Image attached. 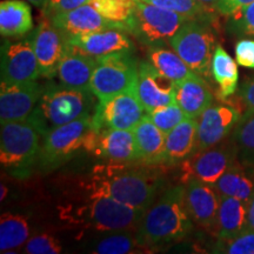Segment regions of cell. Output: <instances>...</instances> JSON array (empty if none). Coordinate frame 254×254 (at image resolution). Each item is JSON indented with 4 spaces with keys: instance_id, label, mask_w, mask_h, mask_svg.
I'll use <instances>...</instances> for the list:
<instances>
[{
    "instance_id": "obj_1",
    "label": "cell",
    "mask_w": 254,
    "mask_h": 254,
    "mask_svg": "<svg viewBox=\"0 0 254 254\" xmlns=\"http://www.w3.org/2000/svg\"><path fill=\"white\" fill-rule=\"evenodd\" d=\"M127 164L111 163L95 168L91 190L146 212L153 205L159 179L147 168Z\"/></svg>"
},
{
    "instance_id": "obj_2",
    "label": "cell",
    "mask_w": 254,
    "mask_h": 254,
    "mask_svg": "<svg viewBox=\"0 0 254 254\" xmlns=\"http://www.w3.org/2000/svg\"><path fill=\"white\" fill-rule=\"evenodd\" d=\"M185 202V187L168 190L145 212L138 228L139 246H159L185 239L193 230Z\"/></svg>"
},
{
    "instance_id": "obj_3",
    "label": "cell",
    "mask_w": 254,
    "mask_h": 254,
    "mask_svg": "<svg viewBox=\"0 0 254 254\" xmlns=\"http://www.w3.org/2000/svg\"><path fill=\"white\" fill-rule=\"evenodd\" d=\"M94 94L91 90L50 85L45 87L39 103L28 118L39 127L45 136L51 129L93 114Z\"/></svg>"
},
{
    "instance_id": "obj_4",
    "label": "cell",
    "mask_w": 254,
    "mask_h": 254,
    "mask_svg": "<svg viewBox=\"0 0 254 254\" xmlns=\"http://www.w3.org/2000/svg\"><path fill=\"white\" fill-rule=\"evenodd\" d=\"M40 128L31 118L18 122L1 123L0 161L14 172L26 173L38 161L40 153Z\"/></svg>"
},
{
    "instance_id": "obj_5",
    "label": "cell",
    "mask_w": 254,
    "mask_h": 254,
    "mask_svg": "<svg viewBox=\"0 0 254 254\" xmlns=\"http://www.w3.org/2000/svg\"><path fill=\"white\" fill-rule=\"evenodd\" d=\"M190 20L170 9L135 0L128 33H132L144 45L164 46Z\"/></svg>"
},
{
    "instance_id": "obj_6",
    "label": "cell",
    "mask_w": 254,
    "mask_h": 254,
    "mask_svg": "<svg viewBox=\"0 0 254 254\" xmlns=\"http://www.w3.org/2000/svg\"><path fill=\"white\" fill-rule=\"evenodd\" d=\"M217 38L211 21L190 19L170 41V45L184 59L192 71L208 77Z\"/></svg>"
},
{
    "instance_id": "obj_7",
    "label": "cell",
    "mask_w": 254,
    "mask_h": 254,
    "mask_svg": "<svg viewBox=\"0 0 254 254\" xmlns=\"http://www.w3.org/2000/svg\"><path fill=\"white\" fill-rule=\"evenodd\" d=\"M92 116L93 114H88L66 125L56 127L44 136L38 158V165L41 170H55L74 157L80 148H84L85 139L91 129Z\"/></svg>"
},
{
    "instance_id": "obj_8",
    "label": "cell",
    "mask_w": 254,
    "mask_h": 254,
    "mask_svg": "<svg viewBox=\"0 0 254 254\" xmlns=\"http://www.w3.org/2000/svg\"><path fill=\"white\" fill-rule=\"evenodd\" d=\"M139 63L131 53H113L98 58L90 90L98 100H105L135 85Z\"/></svg>"
},
{
    "instance_id": "obj_9",
    "label": "cell",
    "mask_w": 254,
    "mask_h": 254,
    "mask_svg": "<svg viewBox=\"0 0 254 254\" xmlns=\"http://www.w3.org/2000/svg\"><path fill=\"white\" fill-rule=\"evenodd\" d=\"M135 85L109 99L99 100L92 116V128L95 131L134 128L147 114L136 93Z\"/></svg>"
},
{
    "instance_id": "obj_10",
    "label": "cell",
    "mask_w": 254,
    "mask_h": 254,
    "mask_svg": "<svg viewBox=\"0 0 254 254\" xmlns=\"http://www.w3.org/2000/svg\"><path fill=\"white\" fill-rule=\"evenodd\" d=\"M84 220L99 231H124L140 224L145 212L112 196L92 192L90 204L81 211Z\"/></svg>"
},
{
    "instance_id": "obj_11",
    "label": "cell",
    "mask_w": 254,
    "mask_h": 254,
    "mask_svg": "<svg viewBox=\"0 0 254 254\" xmlns=\"http://www.w3.org/2000/svg\"><path fill=\"white\" fill-rule=\"evenodd\" d=\"M84 148L95 157L111 163L125 164L138 161L135 138L133 129L105 128L95 131L91 127Z\"/></svg>"
},
{
    "instance_id": "obj_12",
    "label": "cell",
    "mask_w": 254,
    "mask_h": 254,
    "mask_svg": "<svg viewBox=\"0 0 254 254\" xmlns=\"http://www.w3.org/2000/svg\"><path fill=\"white\" fill-rule=\"evenodd\" d=\"M1 82L20 84L38 80L41 77L39 64L34 52L32 38L11 41L1 45Z\"/></svg>"
},
{
    "instance_id": "obj_13",
    "label": "cell",
    "mask_w": 254,
    "mask_h": 254,
    "mask_svg": "<svg viewBox=\"0 0 254 254\" xmlns=\"http://www.w3.org/2000/svg\"><path fill=\"white\" fill-rule=\"evenodd\" d=\"M31 38L41 77L55 78L58 73L59 64L68 49L67 36L45 15Z\"/></svg>"
},
{
    "instance_id": "obj_14",
    "label": "cell",
    "mask_w": 254,
    "mask_h": 254,
    "mask_svg": "<svg viewBox=\"0 0 254 254\" xmlns=\"http://www.w3.org/2000/svg\"><path fill=\"white\" fill-rule=\"evenodd\" d=\"M45 87L37 80L0 84V122L26 120L39 103Z\"/></svg>"
},
{
    "instance_id": "obj_15",
    "label": "cell",
    "mask_w": 254,
    "mask_h": 254,
    "mask_svg": "<svg viewBox=\"0 0 254 254\" xmlns=\"http://www.w3.org/2000/svg\"><path fill=\"white\" fill-rule=\"evenodd\" d=\"M240 110L233 105L217 104L207 107L198 118L196 152L207 150L224 140L241 118Z\"/></svg>"
},
{
    "instance_id": "obj_16",
    "label": "cell",
    "mask_w": 254,
    "mask_h": 254,
    "mask_svg": "<svg viewBox=\"0 0 254 254\" xmlns=\"http://www.w3.org/2000/svg\"><path fill=\"white\" fill-rule=\"evenodd\" d=\"M135 87L147 113L176 103V82L159 72L150 62L139 63Z\"/></svg>"
},
{
    "instance_id": "obj_17",
    "label": "cell",
    "mask_w": 254,
    "mask_h": 254,
    "mask_svg": "<svg viewBox=\"0 0 254 254\" xmlns=\"http://www.w3.org/2000/svg\"><path fill=\"white\" fill-rule=\"evenodd\" d=\"M236 164V150L231 146H213L207 150L195 152L193 157L186 159L185 173L190 178H196L209 185L220 179L231 166Z\"/></svg>"
},
{
    "instance_id": "obj_18",
    "label": "cell",
    "mask_w": 254,
    "mask_h": 254,
    "mask_svg": "<svg viewBox=\"0 0 254 254\" xmlns=\"http://www.w3.org/2000/svg\"><path fill=\"white\" fill-rule=\"evenodd\" d=\"M185 202L190 217L195 224L207 228L214 227L220 195L213 185L190 178L185 186Z\"/></svg>"
},
{
    "instance_id": "obj_19",
    "label": "cell",
    "mask_w": 254,
    "mask_h": 254,
    "mask_svg": "<svg viewBox=\"0 0 254 254\" xmlns=\"http://www.w3.org/2000/svg\"><path fill=\"white\" fill-rule=\"evenodd\" d=\"M68 43L95 58L113 53H132L134 44L122 28L107 30L68 37Z\"/></svg>"
},
{
    "instance_id": "obj_20",
    "label": "cell",
    "mask_w": 254,
    "mask_h": 254,
    "mask_svg": "<svg viewBox=\"0 0 254 254\" xmlns=\"http://www.w3.org/2000/svg\"><path fill=\"white\" fill-rule=\"evenodd\" d=\"M50 19L67 38L107 30V28H122L126 31L122 24L114 23L110 19L105 18L91 4L82 5L65 13L56 14Z\"/></svg>"
},
{
    "instance_id": "obj_21",
    "label": "cell",
    "mask_w": 254,
    "mask_h": 254,
    "mask_svg": "<svg viewBox=\"0 0 254 254\" xmlns=\"http://www.w3.org/2000/svg\"><path fill=\"white\" fill-rule=\"evenodd\" d=\"M98 58L82 52L68 43V49L58 66V75L62 85L75 90H90Z\"/></svg>"
},
{
    "instance_id": "obj_22",
    "label": "cell",
    "mask_w": 254,
    "mask_h": 254,
    "mask_svg": "<svg viewBox=\"0 0 254 254\" xmlns=\"http://www.w3.org/2000/svg\"><path fill=\"white\" fill-rule=\"evenodd\" d=\"M176 103L189 118L198 119L213 103V93L207 81L194 73L176 84Z\"/></svg>"
},
{
    "instance_id": "obj_23",
    "label": "cell",
    "mask_w": 254,
    "mask_h": 254,
    "mask_svg": "<svg viewBox=\"0 0 254 254\" xmlns=\"http://www.w3.org/2000/svg\"><path fill=\"white\" fill-rule=\"evenodd\" d=\"M198 145V119L186 118L172 131L166 133L165 139V165H174L185 161L196 152Z\"/></svg>"
},
{
    "instance_id": "obj_24",
    "label": "cell",
    "mask_w": 254,
    "mask_h": 254,
    "mask_svg": "<svg viewBox=\"0 0 254 254\" xmlns=\"http://www.w3.org/2000/svg\"><path fill=\"white\" fill-rule=\"evenodd\" d=\"M133 133L139 163L144 165L163 164L166 134L154 125L147 114L133 128Z\"/></svg>"
},
{
    "instance_id": "obj_25",
    "label": "cell",
    "mask_w": 254,
    "mask_h": 254,
    "mask_svg": "<svg viewBox=\"0 0 254 254\" xmlns=\"http://www.w3.org/2000/svg\"><path fill=\"white\" fill-rule=\"evenodd\" d=\"M249 204L233 196H220L214 231L218 239H230L245 231Z\"/></svg>"
},
{
    "instance_id": "obj_26",
    "label": "cell",
    "mask_w": 254,
    "mask_h": 254,
    "mask_svg": "<svg viewBox=\"0 0 254 254\" xmlns=\"http://www.w3.org/2000/svg\"><path fill=\"white\" fill-rule=\"evenodd\" d=\"M33 28L31 7L23 0L0 2V33L5 38H23Z\"/></svg>"
},
{
    "instance_id": "obj_27",
    "label": "cell",
    "mask_w": 254,
    "mask_h": 254,
    "mask_svg": "<svg viewBox=\"0 0 254 254\" xmlns=\"http://www.w3.org/2000/svg\"><path fill=\"white\" fill-rule=\"evenodd\" d=\"M237 64L224 47L217 46L212 58L211 73L219 86V98L222 100L233 95L238 88L239 73Z\"/></svg>"
},
{
    "instance_id": "obj_28",
    "label": "cell",
    "mask_w": 254,
    "mask_h": 254,
    "mask_svg": "<svg viewBox=\"0 0 254 254\" xmlns=\"http://www.w3.org/2000/svg\"><path fill=\"white\" fill-rule=\"evenodd\" d=\"M220 196H233L250 204L254 193L253 178L239 165L234 164L214 184Z\"/></svg>"
},
{
    "instance_id": "obj_29",
    "label": "cell",
    "mask_w": 254,
    "mask_h": 254,
    "mask_svg": "<svg viewBox=\"0 0 254 254\" xmlns=\"http://www.w3.org/2000/svg\"><path fill=\"white\" fill-rule=\"evenodd\" d=\"M148 59L159 72L163 73L176 84L195 73L176 51L167 50L164 46L150 47Z\"/></svg>"
},
{
    "instance_id": "obj_30",
    "label": "cell",
    "mask_w": 254,
    "mask_h": 254,
    "mask_svg": "<svg viewBox=\"0 0 254 254\" xmlns=\"http://www.w3.org/2000/svg\"><path fill=\"white\" fill-rule=\"evenodd\" d=\"M27 220L19 214L4 213L0 219V251L1 253L19 249L28 239Z\"/></svg>"
},
{
    "instance_id": "obj_31",
    "label": "cell",
    "mask_w": 254,
    "mask_h": 254,
    "mask_svg": "<svg viewBox=\"0 0 254 254\" xmlns=\"http://www.w3.org/2000/svg\"><path fill=\"white\" fill-rule=\"evenodd\" d=\"M148 4L170 9L177 13L185 15L189 19L196 20H213L214 9L207 7L198 0H140Z\"/></svg>"
},
{
    "instance_id": "obj_32",
    "label": "cell",
    "mask_w": 254,
    "mask_h": 254,
    "mask_svg": "<svg viewBox=\"0 0 254 254\" xmlns=\"http://www.w3.org/2000/svg\"><path fill=\"white\" fill-rule=\"evenodd\" d=\"M135 0H91L90 4L105 18L122 24L128 32Z\"/></svg>"
},
{
    "instance_id": "obj_33",
    "label": "cell",
    "mask_w": 254,
    "mask_h": 254,
    "mask_svg": "<svg viewBox=\"0 0 254 254\" xmlns=\"http://www.w3.org/2000/svg\"><path fill=\"white\" fill-rule=\"evenodd\" d=\"M147 116L153 122L154 125L159 127L165 134L172 131L174 127L179 125L186 118H189L177 103L158 107V109L148 112Z\"/></svg>"
},
{
    "instance_id": "obj_34",
    "label": "cell",
    "mask_w": 254,
    "mask_h": 254,
    "mask_svg": "<svg viewBox=\"0 0 254 254\" xmlns=\"http://www.w3.org/2000/svg\"><path fill=\"white\" fill-rule=\"evenodd\" d=\"M214 253L254 254V230L246 228L230 239H218L213 247Z\"/></svg>"
},
{
    "instance_id": "obj_35",
    "label": "cell",
    "mask_w": 254,
    "mask_h": 254,
    "mask_svg": "<svg viewBox=\"0 0 254 254\" xmlns=\"http://www.w3.org/2000/svg\"><path fill=\"white\" fill-rule=\"evenodd\" d=\"M227 26L236 36L254 38V1L228 15Z\"/></svg>"
},
{
    "instance_id": "obj_36",
    "label": "cell",
    "mask_w": 254,
    "mask_h": 254,
    "mask_svg": "<svg viewBox=\"0 0 254 254\" xmlns=\"http://www.w3.org/2000/svg\"><path fill=\"white\" fill-rule=\"evenodd\" d=\"M138 245V241L127 234H114L105 238L97 244L94 253L99 254H126L131 253Z\"/></svg>"
},
{
    "instance_id": "obj_37",
    "label": "cell",
    "mask_w": 254,
    "mask_h": 254,
    "mask_svg": "<svg viewBox=\"0 0 254 254\" xmlns=\"http://www.w3.org/2000/svg\"><path fill=\"white\" fill-rule=\"evenodd\" d=\"M234 140L241 150L254 153V111H246L234 128Z\"/></svg>"
},
{
    "instance_id": "obj_38",
    "label": "cell",
    "mask_w": 254,
    "mask_h": 254,
    "mask_svg": "<svg viewBox=\"0 0 254 254\" xmlns=\"http://www.w3.org/2000/svg\"><path fill=\"white\" fill-rule=\"evenodd\" d=\"M59 240L49 234H39L27 240L24 252L28 254H58L62 252Z\"/></svg>"
},
{
    "instance_id": "obj_39",
    "label": "cell",
    "mask_w": 254,
    "mask_h": 254,
    "mask_svg": "<svg viewBox=\"0 0 254 254\" xmlns=\"http://www.w3.org/2000/svg\"><path fill=\"white\" fill-rule=\"evenodd\" d=\"M90 2L91 0H49L46 8L43 12L44 15L51 18L56 14L65 13Z\"/></svg>"
},
{
    "instance_id": "obj_40",
    "label": "cell",
    "mask_w": 254,
    "mask_h": 254,
    "mask_svg": "<svg viewBox=\"0 0 254 254\" xmlns=\"http://www.w3.org/2000/svg\"><path fill=\"white\" fill-rule=\"evenodd\" d=\"M236 60L244 67L254 68V40L241 39L236 45Z\"/></svg>"
},
{
    "instance_id": "obj_41",
    "label": "cell",
    "mask_w": 254,
    "mask_h": 254,
    "mask_svg": "<svg viewBox=\"0 0 254 254\" xmlns=\"http://www.w3.org/2000/svg\"><path fill=\"white\" fill-rule=\"evenodd\" d=\"M238 99L246 107V111H254V78L244 82L238 93Z\"/></svg>"
},
{
    "instance_id": "obj_42",
    "label": "cell",
    "mask_w": 254,
    "mask_h": 254,
    "mask_svg": "<svg viewBox=\"0 0 254 254\" xmlns=\"http://www.w3.org/2000/svg\"><path fill=\"white\" fill-rule=\"evenodd\" d=\"M254 0H220L217 6V12L222 15H231L237 9L252 4Z\"/></svg>"
},
{
    "instance_id": "obj_43",
    "label": "cell",
    "mask_w": 254,
    "mask_h": 254,
    "mask_svg": "<svg viewBox=\"0 0 254 254\" xmlns=\"http://www.w3.org/2000/svg\"><path fill=\"white\" fill-rule=\"evenodd\" d=\"M254 176V172H253ZM247 226L249 228H252L254 230V193L252 199H251L249 204V214H247Z\"/></svg>"
},
{
    "instance_id": "obj_44",
    "label": "cell",
    "mask_w": 254,
    "mask_h": 254,
    "mask_svg": "<svg viewBox=\"0 0 254 254\" xmlns=\"http://www.w3.org/2000/svg\"><path fill=\"white\" fill-rule=\"evenodd\" d=\"M27 1L31 2L32 5H34L39 9H41V11H44V9L46 8L49 0H27Z\"/></svg>"
},
{
    "instance_id": "obj_45",
    "label": "cell",
    "mask_w": 254,
    "mask_h": 254,
    "mask_svg": "<svg viewBox=\"0 0 254 254\" xmlns=\"http://www.w3.org/2000/svg\"><path fill=\"white\" fill-rule=\"evenodd\" d=\"M198 1L201 2V4H204L205 6H207V7L217 11V6L220 0H198Z\"/></svg>"
},
{
    "instance_id": "obj_46",
    "label": "cell",
    "mask_w": 254,
    "mask_h": 254,
    "mask_svg": "<svg viewBox=\"0 0 254 254\" xmlns=\"http://www.w3.org/2000/svg\"><path fill=\"white\" fill-rule=\"evenodd\" d=\"M6 195H7V189L4 185H1V201L4 200Z\"/></svg>"
}]
</instances>
